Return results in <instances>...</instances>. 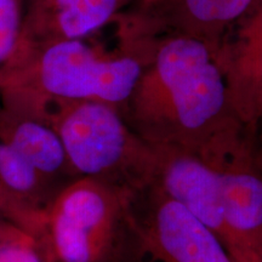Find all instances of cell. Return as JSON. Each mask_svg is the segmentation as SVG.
<instances>
[{
	"mask_svg": "<svg viewBox=\"0 0 262 262\" xmlns=\"http://www.w3.org/2000/svg\"><path fill=\"white\" fill-rule=\"evenodd\" d=\"M123 114L150 145L173 146L224 163L245 148V130L228 102L216 52L183 34L152 42Z\"/></svg>",
	"mask_w": 262,
	"mask_h": 262,
	"instance_id": "cell-1",
	"label": "cell"
},
{
	"mask_svg": "<svg viewBox=\"0 0 262 262\" xmlns=\"http://www.w3.org/2000/svg\"><path fill=\"white\" fill-rule=\"evenodd\" d=\"M146 60L145 55L120 48L104 52L85 39L42 44L25 40L3 89L28 91L48 102L96 101L123 111Z\"/></svg>",
	"mask_w": 262,
	"mask_h": 262,
	"instance_id": "cell-2",
	"label": "cell"
},
{
	"mask_svg": "<svg viewBox=\"0 0 262 262\" xmlns=\"http://www.w3.org/2000/svg\"><path fill=\"white\" fill-rule=\"evenodd\" d=\"M127 186L77 178L45 212L56 262H130L135 256V202Z\"/></svg>",
	"mask_w": 262,
	"mask_h": 262,
	"instance_id": "cell-3",
	"label": "cell"
},
{
	"mask_svg": "<svg viewBox=\"0 0 262 262\" xmlns=\"http://www.w3.org/2000/svg\"><path fill=\"white\" fill-rule=\"evenodd\" d=\"M49 119L77 178L147 186L152 146L131 129L123 111L96 101L49 102Z\"/></svg>",
	"mask_w": 262,
	"mask_h": 262,
	"instance_id": "cell-4",
	"label": "cell"
},
{
	"mask_svg": "<svg viewBox=\"0 0 262 262\" xmlns=\"http://www.w3.org/2000/svg\"><path fill=\"white\" fill-rule=\"evenodd\" d=\"M257 0H155L133 4L118 17V47L145 50L157 38L183 34L216 52L227 32Z\"/></svg>",
	"mask_w": 262,
	"mask_h": 262,
	"instance_id": "cell-5",
	"label": "cell"
},
{
	"mask_svg": "<svg viewBox=\"0 0 262 262\" xmlns=\"http://www.w3.org/2000/svg\"><path fill=\"white\" fill-rule=\"evenodd\" d=\"M143 209H135L139 253L157 262H234L220 238L202 221L153 188L139 192Z\"/></svg>",
	"mask_w": 262,
	"mask_h": 262,
	"instance_id": "cell-6",
	"label": "cell"
},
{
	"mask_svg": "<svg viewBox=\"0 0 262 262\" xmlns=\"http://www.w3.org/2000/svg\"><path fill=\"white\" fill-rule=\"evenodd\" d=\"M150 146L152 163L145 188L179 203L225 244L222 163L180 147Z\"/></svg>",
	"mask_w": 262,
	"mask_h": 262,
	"instance_id": "cell-7",
	"label": "cell"
},
{
	"mask_svg": "<svg viewBox=\"0 0 262 262\" xmlns=\"http://www.w3.org/2000/svg\"><path fill=\"white\" fill-rule=\"evenodd\" d=\"M228 102L245 131L262 125V0L227 32L216 50Z\"/></svg>",
	"mask_w": 262,
	"mask_h": 262,
	"instance_id": "cell-8",
	"label": "cell"
},
{
	"mask_svg": "<svg viewBox=\"0 0 262 262\" xmlns=\"http://www.w3.org/2000/svg\"><path fill=\"white\" fill-rule=\"evenodd\" d=\"M225 247L234 262H262V172L250 147L221 165Z\"/></svg>",
	"mask_w": 262,
	"mask_h": 262,
	"instance_id": "cell-9",
	"label": "cell"
},
{
	"mask_svg": "<svg viewBox=\"0 0 262 262\" xmlns=\"http://www.w3.org/2000/svg\"><path fill=\"white\" fill-rule=\"evenodd\" d=\"M135 0H25L24 39L42 42L86 39L116 22Z\"/></svg>",
	"mask_w": 262,
	"mask_h": 262,
	"instance_id": "cell-10",
	"label": "cell"
},
{
	"mask_svg": "<svg viewBox=\"0 0 262 262\" xmlns=\"http://www.w3.org/2000/svg\"><path fill=\"white\" fill-rule=\"evenodd\" d=\"M0 179L22 204L40 214L47 212L55 196L64 187L3 141H0Z\"/></svg>",
	"mask_w": 262,
	"mask_h": 262,
	"instance_id": "cell-11",
	"label": "cell"
},
{
	"mask_svg": "<svg viewBox=\"0 0 262 262\" xmlns=\"http://www.w3.org/2000/svg\"><path fill=\"white\" fill-rule=\"evenodd\" d=\"M25 0H0V90L25 47Z\"/></svg>",
	"mask_w": 262,
	"mask_h": 262,
	"instance_id": "cell-12",
	"label": "cell"
},
{
	"mask_svg": "<svg viewBox=\"0 0 262 262\" xmlns=\"http://www.w3.org/2000/svg\"><path fill=\"white\" fill-rule=\"evenodd\" d=\"M0 262H56L49 235L12 226L0 241Z\"/></svg>",
	"mask_w": 262,
	"mask_h": 262,
	"instance_id": "cell-13",
	"label": "cell"
},
{
	"mask_svg": "<svg viewBox=\"0 0 262 262\" xmlns=\"http://www.w3.org/2000/svg\"><path fill=\"white\" fill-rule=\"evenodd\" d=\"M0 214L11 224L33 234L48 235L47 216L22 204L0 179Z\"/></svg>",
	"mask_w": 262,
	"mask_h": 262,
	"instance_id": "cell-14",
	"label": "cell"
},
{
	"mask_svg": "<svg viewBox=\"0 0 262 262\" xmlns=\"http://www.w3.org/2000/svg\"><path fill=\"white\" fill-rule=\"evenodd\" d=\"M14 226V224H11V222H9L6 219L0 214V241H2L3 238H4V235L8 233L9 229Z\"/></svg>",
	"mask_w": 262,
	"mask_h": 262,
	"instance_id": "cell-15",
	"label": "cell"
},
{
	"mask_svg": "<svg viewBox=\"0 0 262 262\" xmlns=\"http://www.w3.org/2000/svg\"><path fill=\"white\" fill-rule=\"evenodd\" d=\"M150 2H155V0H135L134 4H147V3H150Z\"/></svg>",
	"mask_w": 262,
	"mask_h": 262,
	"instance_id": "cell-16",
	"label": "cell"
},
{
	"mask_svg": "<svg viewBox=\"0 0 262 262\" xmlns=\"http://www.w3.org/2000/svg\"><path fill=\"white\" fill-rule=\"evenodd\" d=\"M131 262H137V261H136V257H134L133 260H131Z\"/></svg>",
	"mask_w": 262,
	"mask_h": 262,
	"instance_id": "cell-17",
	"label": "cell"
}]
</instances>
